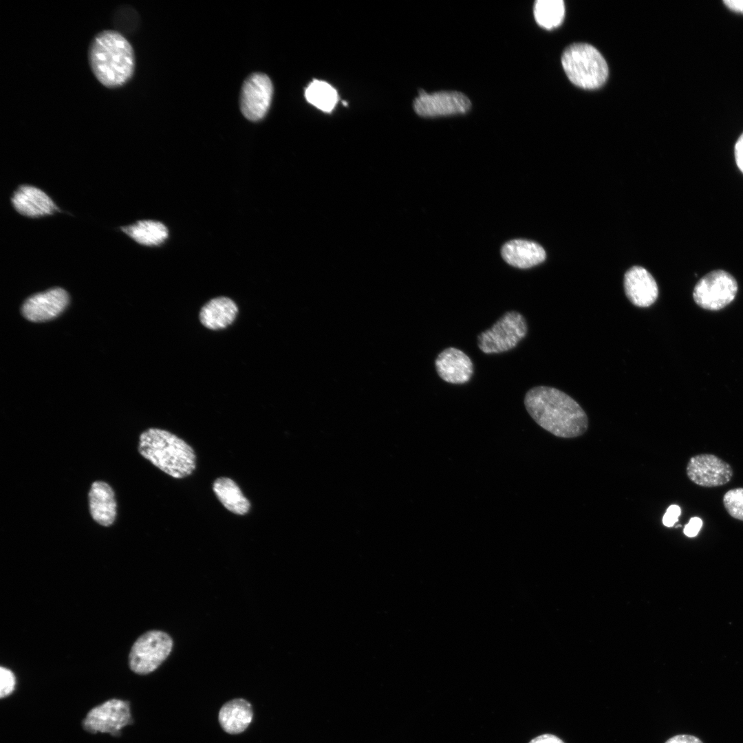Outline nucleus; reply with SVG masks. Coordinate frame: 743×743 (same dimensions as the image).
Listing matches in <instances>:
<instances>
[{"mask_svg":"<svg viewBox=\"0 0 743 743\" xmlns=\"http://www.w3.org/2000/svg\"><path fill=\"white\" fill-rule=\"evenodd\" d=\"M120 229L137 243L147 246H159L169 236L166 226L154 220L138 221Z\"/></svg>","mask_w":743,"mask_h":743,"instance_id":"nucleus-21","label":"nucleus"},{"mask_svg":"<svg viewBox=\"0 0 743 743\" xmlns=\"http://www.w3.org/2000/svg\"><path fill=\"white\" fill-rule=\"evenodd\" d=\"M130 705L127 701L111 699L93 708L83 722L85 731L120 735L121 729L131 724Z\"/></svg>","mask_w":743,"mask_h":743,"instance_id":"nucleus-8","label":"nucleus"},{"mask_svg":"<svg viewBox=\"0 0 743 743\" xmlns=\"http://www.w3.org/2000/svg\"><path fill=\"white\" fill-rule=\"evenodd\" d=\"M737 292V283L729 272L718 270L702 277L693 292L695 302L709 310H720L733 301Z\"/></svg>","mask_w":743,"mask_h":743,"instance_id":"nucleus-7","label":"nucleus"},{"mask_svg":"<svg viewBox=\"0 0 743 743\" xmlns=\"http://www.w3.org/2000/svg\"><path fill=\"white\" fill-rule=\"evenodd\" d=\"M88 61L95 78L108 89L123 87L135 72L133 47L122 33L114 30L95 35L88 48Z\"/></svg>","mask_w":743,"mask_h":743,"instance_id":"nucleus-2","label":"nucleus"},{"mask_svg":"<svg viewBox=\"0 0 743 743\" xmlns=\"http://www.w3.org/2000/svg\"><path fill=\"white\" fill-rule=\"evenodd\" d=\"M68 303L67 292L61 288H53L28 298L21 312L30 321L43 322L58 316Z\"/></svg>","mask_w":743,"mask_h":743,"instance_id":"nucleus-12","label":"nucleus"},{"mask_svg":"<svg viewBox=\"0 0 743 743\" xmlns=\"http://www.w3.org/2000/svg\"><path fill=\"white\" fill-rule=\"evenodd\" d=\"M681 509L678 505L669 506L663 517V524L667 527H672L678 521Z\"/></svg>","mask_w":743,"mask_h":743,"instance_id":"nucleus-26","label":"nucleus"},{"mask_svg":"<svg viewBox=\"0 0 743 743\" xmlns=\"http://www.w3.org/2000/svg\"><path fill=\"white\" fill-rule=\"evenodd\" d=\"M723 504L727 513L734 519L743 521V488L728 491L723 497Z\"/></svg>","mask_w":743,"mask_h":743,"instance_id":"nucleus-24","label":"nucleus"},{"mask_svg":"<svg viewBox=\"0 0 743 743\" xmlns=\"http://www.w3.org/2000/svg\"><path fill=\"white\" fill-rule=\"evenodd\" d=\"M213 490L219 502L230 512L239 515H244L249 512V500L232 479L218 477L213 482Z\"/></svg>","mask_w":743,"mask_h":743,"instance_id":"nucleus-20","label":"nucleus"},{"mask_svg":"<svg viewBox=\"0 0 743 743\" xmlns=\"http://www.w3.org/2000/svg\"><path fill=\"white\" fill-rule=\"evenodd\" d=\"M527 330L526 320L520 313L507 312L490 329L479 334L478 347L485 354L506 352L525 337Z\"/></svg>","mask_w":743,"mask_h":743,"instance_id":"nucleus-6","label":"nucleus"},{"mask_svg":"<svg viewBox=\"0 0 743 743\" xmlns=\"http://www.w3.org/2000/svg\"><path fill=\"white\" fill-rule=\"evenodd\" d=\"M702 526V521L698 517H691L684 528L683 532L685 535L689 537H695L698 535Z\"/></svg>","mask_w":743,"mask_h":743,"instance_id":"nucleus-27","label":"nucleus"},{"mask_svg":"<svg viewBox=\"0 0 743 743\" xmlns=\"http://www.w3.org/2000/svg\"><path fill=\"white\" fill-rule=\"evenodd\" d=\"M171 637L160 630L142 634L133 643L129 655V667L140 675L155 670L169 656L173 647Z\"/></svg>","mask_w":743,"mask_h":743,"instance_id":"nucleus-5","label":"nucleus"},{"mask_svg":"<svg viewBox=\"0 0 743 743\" xmlns=\"http://www.w3.org/2000/svg\"><path fill=\"white\" fill-rule=\"evenodd\" d=\"M624 289L628 299L636 306L649 307L658 295L657 283L644 268L634 266L624 276Z\"/></svg>","mask_w":743,"mask_h":743,"instance_id":"nucleus-14","label":"nucleus"},{"mask_svg":"<svg viewBox=\"0 0 743 743\" xmlns=\"http://www.w3.org/2000/svg\"><path fill=\"white\" fill-rule=\"evenodd\" d=\"M563 68L569 80L584 89H596L608 76L607 63L592 45L574 43L568 46L561 57Z\"/></svg>","mask_w":743,"mask_h":743,"instance_id":"nucleus-4","label":"nucleus"},{"mask_svg":"<svg viewBox=\"0 0 743 743\" xmlns=\"http://www.w3.org/2000/svg\"><path fill=\"white\" fill-rule=\"evenodd\" d=\"M565 6L562 0H538L534 6L537 23L546 29L559 26L564 17Z\"/></svg>","mask_w":743,"mask_h":743,"instance_id":"nucleus-23","label":"nucleus"},{"mask_svg":"<svg viewBox=\"0 0 743 743\" xmlns=\"http://www.w3.org/2000/svg\"><path fill=\"white\" fill-rule=\"evenodd\" d=\"M138 451L164 473L174 477L191 475L196 467L193 449L176 435L162 429L149 428L139 437Z\"/></svg>","mask_w":743,"mask_h":743,"instance_id":"nucleus-3","label":"nucleus"},{"mask_svg":"<svg viewBox=\"0 0 743 743\" xmlns=\"http://www.w3.org/2000/svg\"><path fill=\"white\" fill-rule=\"evenodd\" d=\"M252 719L250 704L244 699H234L224 704L219 713L222 729L230 734L243 732Z\"/></svg>","mask_w":743,"mask_h":743,"instance_id":"nucleus-19","label":"nucleus"},{"mask_svg":"<svg viewBox=\"0 0 743 743\" xmlns=\"http://www.w3.org/2000/svg\"><path fill=\"white\" fill-rule=\"evenodd\" d=\"M89 512L93 519L103 526H109L116 517V502L112 488L106 482L92 483L89 494Z\"/></svg>","mask_w":743,"mask_h":743,"instance_id":"nucleus-16","label":"nucleus"},{"mask_svg":"<svg viewBox=\"0 0 743 743\" xmlns=\"http://www.w3.org/2000/svg\"><path fill=\"white\" fill-rule=\"evenodd\" d=\"M435 365L439 376L453 384L468 382L473 372L470 358L455 347H448L441 352L436 358Z\"/></svg>","mask_w":743,"mask_h":743,"instance_id":"nucleus-15","label":"nucleus"},{"mask_svg":"<svg viewBox=\"0 0 743 743\" xmlns=\"http://www.w3.org/2000/svg\"><path fill=\"white\" fill-rule=\"evenodd\" d=\"M0 696L1 698L11 694L14 689L16 680L14 674L10 669L1 667L0 669Z\"/></svg>","mask_w":743,"mask_h":743,"instance_id":"nucleus-25","label":"nucleus"},{"mask_svg":"<svg viewBox=\"0 0 743 743\" xmlns=\"http://www.w3.org/2000/svg\"><path fill=\"white\" fill-rule=\"evenodd\" d=\"M724 3L731 10L743 12V0H726Z\"/></svg>","mask_w":743,"mask_h":743,"instance_id":"nucleus-31","label":"nucleus"},{"mask_svg":"<svg viewBox=\"0 0 743 743\" xmlns=\"http://www.w3.org/2000/svg\"><path fill=\"white\" fill-rule=\"evenodd\" d=\"M471 106L469 98L455 91L428 94L422 91L413 102L417 114L423 117H437L464 114Z\"/></svg>","mask_w":743,"mask_h":743,"instance_id":"nucleus-11","label":"nucleus"},{"mask_svg":"<svg viewBox=\"0 0 743 743\" xmlns=\"http://www.w3.org/2000/svg\"><path fill=\"white\" fill-rule=\"evenodd\" d=\"M11 202L19 213L32 218L50 215L60 211L54 201L44 191L28 184L19 186L13 193Z\"/></svg>","mask_w":743,"mask_h":743,"instance_id":"nucleus-13","label":"nucleus"},{"mask_svg":"<svg viewBox=\"0 0 743 743\" xmlns=\"http://www.w3.org/2000/svg\"><path fill=\"white\" fill-rule=\"evenodd\" d=\"M238 308L234 301L226 297L211 299L201 308L199 318L201 323L212 330L224 329L235 319Z\"/></svg>","mask_w":743,"mask_h":743,"instance_id":"nucleus-18","label":"nucleus"},{"mask_svg":"<svg viewBox=\"0 0 743 743\" xmlns=\"http://www.w3.org/2000/svg\"><path fill=\"white\" fill-rule=\"evenodd\" d=\"M687 475L702 487H716L729 483L733 477L731 466L720 457L709 453L691 457L687 465Z\"/></svg>","mask_w":743,"mask_h":743,"instance_id":"nucleus-10","label":"nucleus"},{"mask_svg":"<svg viewBox=\"0 0 743 743\" xmlns=\"http://www.w3.org/2000/svg\"><path fill=\"white\" fill-rule=\"evenodd\" d=\"M305 97L308 103L327 113L331 112L338 100V95L330 84L314 80L306 87Z\"/></svg>","mask_w":743,"mask_h":743,"instance_id":"nucleus-22","label":"nucleus"},{"mask_svg":"<svg viewBox=\"0 0 743 743\" xmlns=\"http://www.w3.org/2000/svg\"><path fill=\"white\" fill-rule=\"evenodd\" d=\"M501 253L508 264L523 269L539 264L546 259V252L542 246L523 239H514L506 243Z\"/></svg>","mask_w":743,"mask_h":743,"instance_id":"nucleus-17","label":"nucleus"},{"mask_svg":"<svg viewBox=\"0 0 743 743\" xmlns=\"http://www.w3.org/2000/svg\"><path fill=\"white\" fill-rule=\"evenodd\" d=\"M734 153L737 166L743 173V133L735 144Z\"/></svg>","mask_w":743,"mask_h":743,"instance_id":"nucleus-29","label":"nucleus"},{"mask_svg":"<svg viewBox=\"0 0 743 743\" xmlns=\"http://www.w3.org/2000/svg\"><path fill=\"white\" fill-rule=\"evenodd\" d=\"M665 743H703L702 741L692 735L679 734L668 739Z\"/></svg>","mask_w":743,"mask_h":743,"instance_id":"nucleus-28","label":"nucleus"},{"mask_svg":"<svg viewBox=\"0 0 743 743\" xmlns=\"http://www.w3.org/2000/svg\"><path fill=\"white\" fill-rule=\"evenodd\" d=\"M524 405L538 425L557 437L577 438L588 430V416L580 405L556 388L530 389L525 396Z\"/></svg>","mask_w":743,"mask_h":743,"instance_id":"nucleus-1","label":"nucleus"},{"mask_svg":"<svg viewBox=\"0 0 743 743\" xmlns=\"http://www.w3.org/2000/svg\"><path fill=\"white\" fill-rule=\"evenodd\" d=\"M529 743H564L563 741L557 736L546 733L539 735L533 738Z\"/></svg>","mask_w":743,"mask_h":743,"instance_id":"nucleus-30","label":"nucleus"},{"mask_svg":"<svg viewBox=\"0 0 743 743\" xmlns=\"http://www.w3.org/2000/svg\"><path fill=\"white\" fill-rule=\"evenodd\" d=\"M273 86L263 73H254L244 81L240 94L241 111L248 120L259 121L266 115L272 98Z\"/></svg>","mask_w":743,"mask_h":743,"instance_id":"nucleus-9","label":"nucleus"}]
</instances>
